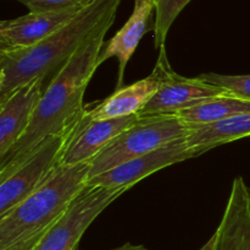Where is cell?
<instances>
[{"instance_id":"cell-21","label":"cell","mask_w":250,"mask_h":250,"mask_svg":"<svg viewBox=\"0 0 250 250\" xmlns=\"http://www.w3.org/2000/svg\"><path fill=\"white\" fill-rule=\"evenodd\" d=\"M199 250H215V237H214V234L211 235V238H210V239L208 240V242L205 243V244L203 245V247L200 248Z\"/></svg>"},{"instance_id":"cell-1","label":"cell","mask_w":250,"mask_h":250,"mask_svg":"<svg viewBox=\"0 0 250 250\" xmlns=\"http://www.w3.org/2000/svg\"><path fill=\"white\" fill-rule=\"evenodd\" d=\"M116 16L103 22L45 86L28 129L14 149L0 161V179L16 168L44 140L70 131L87 108L84 92L99 68V55L107 31Z\"/></svg>"},{"instance_id":"cell-20","label":"cell","mask_w":250,"mask_h":250,"mask_svg":"<svg viewBox=\"0 0 250 250\" xmlns=\"http://www.w3.org/2000/svg\"><path fill=\"white\" fill-rule=\"evenodd\" d=\"M111 250H151V249H149V248H146V247H144V245H142V244H138V245H136V244H132V243H125L124 245H121V247H117V248H115V249H111Z\"/></svg>"},{"instance_id":"cell-18","label":"cell","mask_w":250,"mask_h":250,"mask_svg":"<svg viewBox=\"0 0 250 250\" xmlns=\"http://www.w3.org/2000/svg\"><path fill=\"white\" fill-rule=\"evenodd\" d=\"M199 77L211 85L219 86L234 97L250 100V75H222L207 73L200 74Z\"/></svg>"},{"instance_id":"cell-15","label":"cell","mask_w":250,"mask_h":250,"mask_svg":"<svg viewBox=\"0 0 250 250\" xmlns=\"http://www.w3.org/2000/svg\"><path fill=\"white\" fill-rule=\"evenodd\" d=\"M250 136V110L221 122L190 127L186 140L195 157L221 145Z\"/></svg>"},{"instance_id":"cell-9","label":"cell","mask_w":250,"mask_h":250,"mask_svg":"<svg viewBox=\"0 0 250 250\" xmlns=\"http://www.w3.org/2000/svg\"><path fill=\"white\" fill-rule=\"evenodd\" d=\"M139 114L115 119L93 120L87 109L72 130L61 156L60 164H78L92 162L110 142L133 125Z\"/></svg>"},{"instance_id":"cell-16","label":"cell","mask_w":250,"mask_h":250,"mask_svg":"<svg viewBox=\"0 0 250 250\" xmlns=\"http://www.w3.org/2000/svg\"><path fill=\"white\" fill-rule=\"evenodd\" d=\"M249 110L250 100H242V98L226 93V95L204 100L189 109L182 110L177 115L187 126L194 127L221 122L227 118L249 112Z\"/></svg>"},{"instance_id":"cell-17","label":"cell","mask_w":250,"mask_h":250,"mask_svg":"<svg viewBox=\"0 0 250 250\" xmlns=\"http://www.w3.org/2000/svg\"><path fill=\"white\" fill-rule=\"evenodd\" d=\"M192 0H154L155 4V19L153 24L154 46L155 49L165 47L168 31L182 10Z\"/></svg>"},{"instance_id":"cell-8","label":"cell","mask_w":250,"mask_h":250,"mask_svg":"<svg viewBox=\"0 0 250 250\" xmlns=\"http://www.w3.org/2000/svg\"><path fill=\"white\" fill-rule=\"evenodd\" d=\"M186 137L187 136L181 137L149 153L129 159L104 173L92 176L88 179L87 185L129 189L144 178L166 167L194 158V152L189 149Z\"/></svg>"},{"instance_id":"cell-2","label":"cell","mask_w":250,"mask_h":250,"mask_svg":"<svg viewBox=\"0 0 250 250\" xmlns=\"http://www.w3.org/2000/svg\"><path fill=\"white\" fill-rule=\"evenodd\" d=\"M122 0H93L62 27L39 43L22 49H0V100L16 88L42 80L45 86L110 17Z\"/></svg>"},{"instance_id":"cell-11","label":"cell","mask_w":250,"mask_h":250,"mask_svg":"<svg viewBox=\"0 0 250 250\" xmlns=\"http://www.w3.org/2000/svg\"><path fill=\"white\" fill-rule=\"evenodd\" d=\"M83 7L56 11H29L16 19L2 20L0 22V49L29 48L58 31Z\"/></svg>"},{"instance_id":"cell-3","label":"cell","mask_w":250,"mask_h":250,"mask_svg":"<svg viewBox=\"0 0 250 250\" xmlns=\"http://www.w3.org/2000/svg\"><path fill=\"white\" fill-rule=\"evenodd\" d=\"M90 162L59 164L45 181L0 216V250H32L87 186Z\"/></svg>"},{"instance_id":"cell-13","label":"cell","mask_w":250,"mask_h":250,"mask_svg":"<svg viewBox=\"0 0 250 250\" xmlns=\"http://www.w3.org/2000/svg\"><path fill=\"white\" fill-rule=\"evenodd\" d=\"M249 186L242 176L232 183L221 222L215 230V250H250Z\"/></svg>"},{"instance_id":"cell-4","label":"cell","mask_w":250,"mask_h":250,"mask_svg":"<svg viewBox=\"0 0 250 250\" xmlns=\"http://www.w3.org/2000/svg\"><path fill=\"white\" fill-rule=\"evenodd\" d=\"M189 132L190 127L177 114L139 115L133 125L112 140L90 162L89 178L175 140L188 136Z\"/></svg>"},{"instance_id":"cell-7","label":"cell","mask_w":250,"mask_h":250,"mask_svg":"<svg viewBox=\"0 0 250 250\" xmlns=\"http://www.w3.org/2000/svg\"><path fill=\"white\" fill-rule=\"evenodd\" d=\"M153 74H155L159 80L158 92L139 113L142 117L178 114L204 100L227 93L219 86L202 80L199 76L186 77L176 73L171 68L165 47L159 49V56Z\"/></svg>"},{"instance_id":"cell-6","label":"cell","mask_w":250,"mask_h":250,"mask_svg":"<svg viewBox=\"0 0 250 250\" xmlns=\"http://www.w3.org/2000/svg\"><path fill=\"white\" fill-rule=\"evenodd\" d=\"M73 129L44 140L16 168L0 179V216L21 202L48 179L60 164Z\"/></svg>"},{"instance_id":"cell-14","label":"cell","mask_w":250,"mask_h":250,"mask_svg":"<svg viewBox=\"0 0 250 250\" xmlns=\"http://www.w3.org/2000/svg\"><path fill=\"white\" fill-rule=\"evenodd\" d=\"M158 88V77L151 73L146 78L116 88L115 92L104 100L89 109L87 108V114L93 120L115 119L139 114L155 96Z\"/></svg>"},{"instance_id":"cell-19","label":"cell","mask_w":250,"mask_h":250,"mask_svg":"<svg viewBox=\"0 0 250 250\" xmlns=\"http://www.w3.org/2000/svg\"><path fill=\"white\" fill-rule=\"evenodd\" d=\"M27 7L29 11H56V10L83 7L93 0H16Z\"/></svg>"},{"instance_id":"cell-10","label":"cell","mask_w":250,"mask_h":250,"mask_svg":"<svg viewBox=\"0 0 250 250\" xmlns=\"http://www.w3.org/2000/svg\"><path fill=\"white\" fill-rule=\"evenodd\" d=\"M44 90L45 83L34 80L0 100V161L27 131Z\"/></svg>"},{"instance_id":"cell-22","label":"cell","mask_w":250,"mask_h":250,"mask_svg":"<svg viewBox=\"0 0 250 250\" xmlns=\"http://www.w3.org/2000/svg\"><path fill=\"white\" fill-rule=\"evenodd\" d=\"M248 200H249V210H250V188L248 190Z\"/></svg>"},{"instance_id":"cell-5","label":"cell","mask_w":250,"mask_h":250,"mask_svg":"<svg viewBox=\"0 0 250 250\" xmlns=\"http://www.w3.org/2000/svg\"><path fill=\"white\" fill-rule=\"evenodd\" d=\"M127 190L87 185L32 250H80L81 239L90 225Z\"/></svg>"},{"instance_id":"cell-12","label":"cell","mask_w":250,"mask_h":250,"mask_svg":"<svg viewBox=\"0 0 250 250\" xmlns=\"http://www.w3.org/2000/svg\"><path fill=\"white\" fill-rule=\"evenodd\" d=\"M154 11V0H134L133 11L129 19L114 34V37L103 46L99 55V65L110 58H116L119 60L116 88L124 86L127 64L131 60L141 39L149 29H153V27L149 26V22Z\"/></svg>"}]
</instances>
